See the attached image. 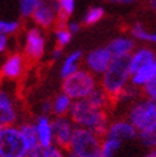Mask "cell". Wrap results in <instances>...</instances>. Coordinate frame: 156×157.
I'll return each mask as SVG.
<instances>
[{"instance_id": "cell-23", "label": "cell", "mask_w": 156, "mask_h": 157, "mask_svg": "<svg viewBox=\"0 0 156 157\" xmlns=\"http://www.w3.org/2000/svg\"><path fill=\"white\" fill-rule=\"evenodd\" d=\"M129 33H131V37H133L137 41L156 45V32L149 31L142 23H133L129 28Z\"/></svg>"}, {"instance_id": "cell-36", "label": "cell", "mask_w": 156, "mask_h": 157, "mask_svg": "<svg viewBox=\"0 0 156 157\" xmlns=\"http://www.w3.org/2000/svg\"><path fill=\"white\" fill-rule=\"evenodd\" d=\"M113 3H118V4H133L137 0H110Z\"/></svg>"}, {"instance_id": "cell-20", "label": "cell", "mask_w": 156, "mask_h": 157, "mask_svg": "<svg viewBox=\"0 0 156 157\" xmlns=\"http://www.w3.org/2000/svg\"><path fill=\"white\" fill-rule=\"evenodd\" d=\"M58 12V25H67L76 10V0H53Z\"/></svg>"}, {"instance_id": "cell-24", "label": "cell", "mask_w": 156, "mask_h": 157, "mask_svg": "<svg viewBox=\"0 0 156 157\" xmlns=\"http://www.w3.org/2000/svg\"><path fill=\"white\" fill-rule=\"evenodd\" d=\"M28 156L29 157H67V151L54 143L49 147L37 146L35 150L29 152Z\"/></svg>"}, {"instance_id": "cell-33", "label": "cell", "mask_w": 156, "mask_h": 157, "mask_svg": "<svg viewBox=\"0 0 156 157\" xmlns=\"http://www.w3.org/2000/svg\"><path fill=\"white\" fill-rule=\"evenodd\" d=\"M40 109H41V114L50 115L53 113V104H51V101H44V102L41 104V106H40Z\"/></svg>"}, {"instance_id": "cell-18", "label": "cell", "mask_w": 156, "mask_h": 157, "mask_svg": "<svg viewBox=\"0 0 156 157\" xmlns=\"http://www.w3.org/2000/svg\"><path fill=\"white\" fill-rule=\"evenodd\" d=\"M82 59H83V52L81 50H76V51L69 52L63 59V63H61V67H60L61 78L64 79L68 75L77 72V70L80 69V64H81Z\"/></svg>"}, {"instance_id": "cell-1", "label": "cell", "mask_w": 156, "mask_h": 157, "mask_svg": "<svg viewBox=\"0 0 156 157\" xmlns=\"http://www.w3.org/2000/svg\"><path fill=\"white\" fill-rule=\"evenodd\" d=\"M69 116L72 117L77 127L93 130L101 137L105 136L109 123H110L107 110L93 107L86 98L73 101Z\"/></svg>"}, {"instance_id": "cell-16", "label": "cell", "mask_w": 156, "mask_h": 157, "mask_svg": "<svg viewBox=\"0 0 156 157\" xmlns=\"http://www.w3.org/2000/svg\"><path fill=\"white\" fill-rule=\"evenodd\" d=\"M114 58H128L136 49V40L129 36H119L107 45Z\"/></svg>"}, {"instance_id": "cell-25", "label": "cell", "mask_w": 156, "mask_h": 157, "mask_svg": "<svg viewBox=\"0 0 156 157\" xmlns=\"http://www.w3.org/2000/svg\"><path fill=\"white\" fill-rule=\"evenodd\" d=\"M122 140L111 137H103L101 142V157H116L123 147Z\"/></svg>"}, {"instance_id": "cell-34", "label": "cell", "mask_w": 156, "mask_h": 157, "mask_svg": "<svg viewBox=\"0 0 156 157\" xmlns=\"http://www.w3.org/2000/svg\"><path fill=\"white\" fill-rule=\"evenodd\" d=\"M8 45H9V40H8V36L0 33V54H3L6 51Z\"/></svg>"}, {"instance_id": "cell-10", "label": "cell", "mask_w": 156, "mask_h": 157, "mask_svg": "<svg viewBox=\"0 0 156 157\" xmlns=\"http://www.w3.org/2000/svg\"><path fill=\"white\" fill-rule=\"evenodd\" d=\"M58 12L54 2H48V0H42L31 15L35 26L41 29L54 28L58 25Z\"/></svg>"}, {"instance_id": "cell-19", "label": "cell", "mask_w": 156, "mask_h": 157, "mask_svg": "<svg viewBox=\"0 0 156 157\" xmlns=\"http://www.w3.org/2000/svg\"><path fill=\"white\" fill-rule=\"evenodd\" d=\"M51 104H53V113L51 114L54 116H64V115H69V113H71L73 100L69 97L67 93H64L61 91L51 100Z\"/></svg>"}, {"instance_id": "cell-39", "label": "cell", "mask_w": 156, "mask_h": 157, "mask_svg": "<svg viewBox=\"0 0 156 157\" xmlns=\"http://www.w3.org/2000/svg\"><path fill=\"white\" fill-rule=\"evenodd\" d=\"M48 2H53V0H48Z\"/></svg>"}, {"instance_id": "cell-14", "label": "cell", "mask_w": 156, "mask_h": 157, "mask_svg": "<svg viewBox=\"0 0 156 157\" xmlns=\"http://www.w3.org/2000/svg\"><path fill=\"white\" fill-rule=\"evenodd\" d=\"M35 127L37 133L38 146L49 147L54 144V130H53V119L49 115L40 114L35 119Z\"/></svg>"}, {"instance_id": "cell-32", "label": "cell", "mask_w": 156, "mask_h": 157, "mask_svg": "<svg viewBox=\"0 0 156 157\" xmlns=\"http://www.w3.org/2000/svg\"><path fill=\"white\" fill-rule=\"evenodd\" d=\"M67 27H68L69 31H71L72 35H76V33L80 32V29H81V23L77 22V21H68V22H67Z\"/></svg>"}, {"instance_id": "cell-9", "label": "cell", "mask_w": 156, "mask_h": 157, "mask_svg": "<svg viewBox=\"0 0 156 157\" xmlns=\"http://www.w3.org/2000/svg\"><path fill=\"white\" fill-rule=\"evenodd\" d=\"M77 125L69 115L54 116L53 117V130H54V143L67 150L71 144V140L76 132Z\"/></svg>"}, {"instance_id": "cell-13", "label": "cell", "mask_w": 156, "mask_h": 157, "mask_svg": "<svg viewBox=\"0 0 156 157\" xmlns=\"http://www.w3.org/2000/svg\"><path fill=\"white\" fill-rule=\"evenodd\" d=\"M26 61L27 59L25 56V54H21V52L10 54L3 63L0 74H2L3 78L9 81L18 79V78L22 77L23 72H25Z\"/></svg>"}, {"instance_id": "cell-22", "label": "cell", "mask_w": 156, "mask_h": 157, "mask_svg": "<svg viewBox=\"0 0 156 157\" xmlns=\"http://www.w3.org/2000/svg\"><path fill=\"white\" fill-rule=\"evenodd\" d=\"M18 127L22 132L23 137H25L26 142L29 147V150L32 151L38 146V139H37V133H36V127L35 121L32 120H23L18 123Z\"/></svg>"}, {"instance_id": "cell-15", "label": "cell", "mask_w": 156, "mask_h": 157, "mask_svg": "<svg viewBox=\"0 0 156 157\" xmlns=\"http://www.w3.org/2000/svg\"><path fill=\"white\" fill-rule=\"evenodd\" d=\"M155 58H156V51L151 49L150 46H139V48H136L135 51L128 56L131 74L136 73L138 69H141L146 64H149Z\"/></svg>"}, {"instance_id": "cell-31", "label": "cell", "mask_w": 156, "mask_h": 157, "mask_svg": "<svg viewBox=\"0 0 156 157\" xmlns=\"http://www.w3.org/2000/svg\"><path fill=\"white\" fill-rule=\"evenodd\" d=\"M142 95L147 98H151V100L156 101V78L142 88Z\"/></svg>"}, {"instance_id": "cell-11", "label": "cell", "mask_w": 156, "mask_h": 157, "mask_svg": "<svg viewBox=\"0 0 156 157\" xmlns=\"http://www.w3.org/2000/svg\"><path fill=\"white\" fill-rule=\"evenodd\" d=\"M104 137H111L122 142H131L138 138V130L127 117H118L110 120Z\"/></svg>"}, {"instance_id": "cell-17", "label": "cell", "mask_w": 156, "mask_h": 157, "mask_svg": "<svg viewBox=\"0 0 156 157\" xmlns=\"http://www.w3.org/2000/svg\"><path fill=\"white\" fill-rule=\"evenodd\" d=\"M155 78H156V58L131 75V84L142 90L146 84L152 82Z\"/></svg>"}, {"instance_id": "cell-6", "label": "cell", "mask_w": 156, "mask_h": 157, "mask_svg": "<svg viewBox=\"0 0 156 157\" xmlns=\"http://www.w3.org/2000/svg\"><path fill=\"white\" fill-rule=\"evenodd\" d=\"M29 152L18 124L0 127V157H28Z\"/></svg>"}, {"instance_id": "cell-28", "label": "cell", "mask_w": 156, "mask_h": 157, "mask_svg": "<svg viewBox=\"0 0 156 157\" xmlns=\"http://www.w3.org/2000/svg\"><path fill=\"white\" fill-rule=\"evenodd\" d=\"M21 29V22L15 19H0V33L5 36L15 35Z\"/></svg>"}, {"instance_id": "cell-5", "label": "cell", "mask_w": 156, "mask_h": 157, "mask_svg": "<svg viewBox=\"0 0 156 157\" xmlns=\"http://www.w3.org/2000/svg\"><path fill=\"white\" fill-rule=\"evenodd\" d=\"M126 117L135 125L138 133L156 130V101L139 97L129 105Z\"/></svg>"}, {"instance_id": "cell-2", "label": "cell", "mask_w": 156, "mask_h": 157, "mask_svg": "<svg viewBox=\"0 0 156 157\" xmlns=\"http://www.w3.org/2000/svg\"><path fill=\"white\" fill-rule=\"evenodd\" d=\"M131 75L128 58H114L106 72L100 77V87L115 100L131 84Z\"/></svg>"}, {"instance_id": "cell-35", "label": "cell", "mask_w": 156, "mask_h": 157, "mask_svg": "<svg viewBox=\"0 0 156 157\" xmlns=\"http://www.w3.org/2000/svg\"><path fill=\"white\" fill-rule=\"evenodd\" d=\"M63 56V48H60V46H57L55 49L51 51V59L53 60H58Z\"/></svg>"}, {"instance_id": "cell-8", "label": "cell", "mask_w": 156, "mask_h": 157, "mask_svg": "<svg viewBox=\"0 0 156 157\" xmlns=\"http://www.w3.org/2000/svg\"><path fill=\"white\" fill-rule=\"evenodd\" d=\"M113 59L114 56L107 46L96 48L84 56V68L96 77H101L111 64Z\"/></svg>"}, {"instance_id": "cell-3", "label": "cell", "mask_w": 156, "mask_h": 157, "mask_svg": "<svg viewBox=\"0 0 156 157\" xmlns=\"http://www.w3.org/2000/svg\"><path fill=\"white\" fill-rule=\"evenodd\" d=\"M103 137L87 128L77 127L67 148V157H101Z\"/></svg>"}, {"instance_id": "cell-12", "label": "cell", "mask_w": 156, "mask_h": 157, "mask_svg": "<svg viewBox=\"0 0 156 157\" xmlns=\"http://www.w3.org/2000/svg\"><path fill=\"white\" fill-rule=\"evenodd\" d=\"M19 123V110L14 97L6 90H0V127Z\"/></svg>"}, {"instance_id": "cell-37", "label": "cell", "mask_w": 156, "mask_h": 157, "mask_svg": "<svg viewBox=\"0 0 156 157\" xmlns=\"http://www.w3.org/2000/svg\"><path fill=\"white\" fill-rule=\"evenodd\" d=\"M142 157H156V148H151V150H149Z\"/></svg>"}, {"instance_id": "cell-27", "label": "cell", "mask_w": 156, "mask_h": 157, "mask_svg": "<svg viewBox=\"0 0 156 157\" xmlns=\"http://www.w3.org/2000/svg\"><path fill=\"white\" fill-rule=\"evenodd\" d=\"M54 36H55L57 46L65 48V46L69 45V42H71L73 35L71 33V31L68 29L67 25H57L54 27Z\"/></svg>"}, {"instance_id": "cell-30", "label": "cell", "mask_w": 156, "mask_h": 157, "mask_svg": "<svg viewBox=\"0 0 156 157\" xmlns=\"http://www.w3.org/2000/svg\"><path fill=\"white\" fill-rule=\"evenodd\" d=\"M42 0H19V13L23 18H31L37 5Z\"/></svg>"}, {"instance_id": "cell-26", "label": "cell", "mask_w": 156, "mask_h": 157, "mask_svg": "<svg viewBox=\"0 0 156 157\" xmlns=\"http://www.w3.org/2000/svg\"><path fill=\"white\" fill-rule=\"evenodd\" d=\"M105 10L101 6H91L86 10L84 15L82 17V23L84 26H93L97 22H100L104 18Z\"/></svg>"}, {"instance_id": "cell-29", "label": "cell", "mask_w": 156, "mask_h": 157, "mask_svg": "<svg viewBox=\"0 0 156 157\" xmlns=\"http://www.w3.org/2000/svg\"><path fill=\"white\" fill-rule=\"evenodd\" d=\"M139 143H141L145 148L151 150V148H156V130H145L138 133Z\"/></svg>"}, {"instance_id": "cell-7", "label": "cell", "mask_w": 156, "mask_h": 157, "mask_svg": "<svg viewBox=\"0 0 156 157\" xmlns=\"http://www.w3.org/2000/svg\"><path fill=\"white\" fill-rule=\"evenodd\" d=\"M46 50V38L41 28L31 27L25 33V45H23V54L28 61L40 60Z\"/></svg>"}, {"instance_id": "cell-21", "label": "cell", "mask_w": 156, "mask_h": 157, "mask_svg": "<svg viewBox=\"0 0 156 157\" xmlns=\"http://www.w3.org/2000/svg\"><path fill=\"white\" fill-rule=\"evenodd\" d=\"M86 100H87L93 107L104 109V110H109V107L111 106V104H114V100L109 96L100 86Z\"/></svg>"}, {"instance_id": "cell-38", "label": "cell", "mask_w": 156, "mask_h": 157, "mask_svg": "<svg viewBox=\"0 0 156 157\" xmlns=\"http://www.w3.org/2000/svg\"><path fill=\"white\" fill-rule=\"evenodd\" d=\"M147 5H149L151 10L156 12V0H147Z\"/></svg>"}, {"instance_id": "cell-4", "label": "cell", "mask_w": 156, "mask_h": 157, "mask_svg": "<svg viewBox=\"0 0 156 157\" xmlns=\"http://www.w3.org/2000/svg\"><path fill=\"white\" fill-rule=\"evenodd\" d=\"M100 86L99 79L86 68H80L73 74L63 79L61 91L71 97L73 101L84 100Z\"/></svg>"}]
</instances>
